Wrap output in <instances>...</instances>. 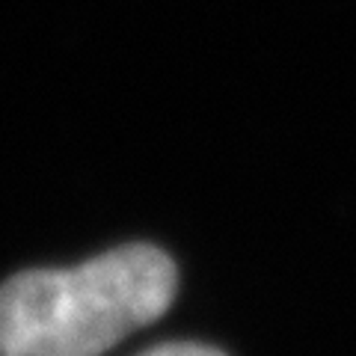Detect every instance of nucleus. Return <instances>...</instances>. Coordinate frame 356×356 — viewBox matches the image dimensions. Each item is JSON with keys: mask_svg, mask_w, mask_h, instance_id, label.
<instances>
[{"mask_svg": "<svg viewBox=\"0 0 356 356\" xmlns=\"http://www.w3.org/2000/svg\"><path fill=\"white\" fill-rule=\"evenodd\" d=\"M137 356H226L220 348H211V344L202 341H163L154 344V348L143 350Z\"/></svg>", "mask_w": 356, "mask_h": 356, "instance_id": "2", "label": "nucleus"}, {"mask_svg": "<svg viewBox=\"0 0 356 356\" xmlns=\"http://www.w3.org/2000/svg\"><path fill=\"white\" fill-rule=\"evenodd\" d=\"M178 267L125 243L77 267H39L0 285V356H102L170 312Z\"/></svg>", "mask_w": 356, "mask_h": 356, "instance_id": "1", "label": "nucleus"}]
</instances>
